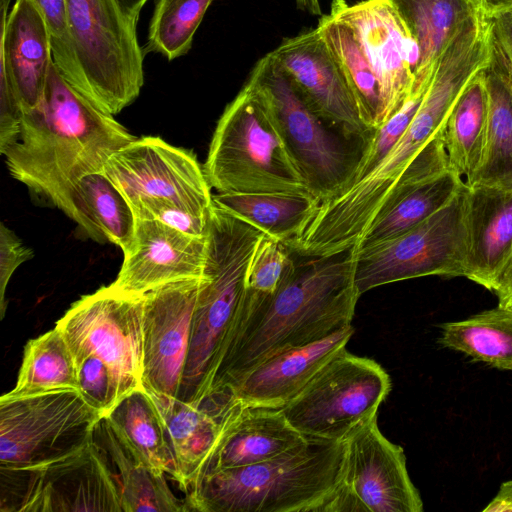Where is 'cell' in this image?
<instances>
[{
    "instance_id": "2",
    "label": "cell",
    "mask_w": 512,
    "mask_h": 512,
    "mask_svg": "<svg viewBox=\"0 0 512 512\" xmlns=\"http://www.w3.org/2000/svg\"><path fill=\"white\" fill-rule=\"evenodd\" d=\"M135 139L52 62L41 102L22 114L17 137L1 154L14 179L81 227L75 187L85 176L103 172L107 159Z\"/></svg>"
},
{
    "instance_id": "40",
    "label": "cell",
    "mask_w": 512,
    "mask_h": 512,
    "mask_svg": "<svg viewBox=\"0 0 512 512\" xmlns=\"http://www.w3.org/2000/svg\"><path fill=\"white\" fill-rule=\"evenodd\" d=\"M211 211V210H210ZM137 219L157 220L186 234L206 238L209 215H199L171 204H151L134 213Z\"/></svg>"
},
{
    "instance_id": "7",
    "label": "cell",
    "mask_w": 512,
    "mask_h": 512,
    "mask_svg": "<svg viewBox=\"0 0 512 512\" xmlns=\"http://www.w3.org/2000/svg\"><path fill=\"white\" fill-rule=\"evenodd\" d=\"M390 390V377L380 364L345 348L280 410L306 438L345 442L377 418Z\"/></svg>"
},
{
    "instance_id": "31",
    "label": "cell",
    "mask_w": 512,
    "mask_h": 512,
    "mask_svg": "<svg viewBox=\"0 0 512 512\" xmlns=\"http://www.w3.org/2000/svg\"><path fill=\"white\" fill-rule=\"evenodd\" d=\"M81 229L93 240L110 242L125 253L131 246L135 217L126 199L103 173L85 176L75 187Z\"/></svg>"
},
{
    "instance_id": "42",
    "label": "cell",
    "mask_w": 512,
    "mask_h": 512,
    "mask_svg": "<svg viewBox=\"0 0 512 512\" xmlns=\"http://www.w3.org/2000/svg\"><path fill=\"white\" fill-rule=\"evenodd\" d=\"M488 20L492 32L512 58V8L498 13Z\"/></svg>"
},
{
    "instance_id": "12",
    "label": "cell",
    "mask_w": 512,
    "mask_h": 512,
    "mask_svg": "<svg viewBox=\"0 0 512 512\" xmlns=\"http://www.w3.org/2000/svg\"><path fill=\"white\" fill-rule=\"evenodd\" d=\"M144 294L112 283L84 295L57 321L76 366L87 355L103 360L118 377L125 395L143 387Z\"/></svg>"
},
{
    "instance_id": "13",
    "label": "cell",
    "mask_w": 512,
    "mask_h": 512,
    "mask_svg": "<svg viewBox=\"0 0 512 512\" xmlns=\"http://www.w3.org/2000/svg\"><path fill=\"white\" fill-rule=\"evenodd\" d=\"M103 173L132 212L151 204H171L209 215L211 186L195 154L154 136L136 138L115 151Z\"/></svg>"
},
{
    "instance_id": "36",
    "label": "cell",
    "mask_w": 512,
    "mask_h": 512,
    "mask_svg": "<svg viewBox=\"0 0 512 512\" xmlns=\"http://www.w3.org/2000/svg\"><path fill=\"white\" fill-rule=\"evenodd\" d=\"M294 252L282 241L264 234L259 240L246 273V292L269 297L295 268Z\"/></svg>"
},
{
    "instance_id": "45",
    "label": "cell",
    "mask_w": 512,
    "mask_h": 512,
    "mask_svg": "<svg viewBox=\"0 0 512 512\" xmlns=\"http://www.w3.org/2000/svg\"><path fill=\"white\" fill-rule=\"evenodd\" d=\"M512 8V0H485L482 17L491 19L496 14Z\"/></svg>"
},
{
    "instance_id": "23",
    "label": "cell",
    "mask_w": 512,
    "mask_h": 512,
    "mask_svg": "<svg viewBox=\"0 0 512 512\" xmlns=\"http://www.w3.org/2000/svg\"><path fill=\"white\" fill-rule=\"evenodd\" d=\"M148 393L164 422L174 465L173 479L187 493L216 444L234 398L230 394L212 395L196 406L178 398Z\"/></svg>"
},
{
    "instance_id": "8",
    "label": "cell",
    "mask_w": 512,
    "mask_h": 512,
    "mask_svg": "<svg viewBox=\"0 0 512 512\" xmlns=\"http://www.w3.org/2000/svg\"><path fill=\"white\" fill-rule=\"evenodd\" d=\"M102 418L74 389L0 398V468L32 469L93 442Z\"/></svg>"
},
{
    "instance_id": "27",
    "label": "cell",
    "mask_w": 512,
    "mask_h": 512,
    "mask_svg": "<svg viewBox=\"0 0 512 512\" xmlns=\"http://www.w3.org/2000/svg\"><path fill=\"white\" fill-rule=\"evenodd\" d=\"M317 28L345 78L360 120L374 131L381 122L380 86L356 35L331 11L321 16Z\"/></svg>"
},
{
    "instance_id": "1",
    "label": "cell",
    "mask_w": 512,
    "mask_h": 512,
    "mask_svg": "<svg viewBox=\"0 0 512 512\" xmlns=\"http://www.w3.org/2000/svg\"><path fill=\"white\" fill-rule=\"evenodd\" d=\"M304 258L273 295L264 298L245 292L233 338L209 396L229 392L266 359L351 325L360 297L354 247L330 256Z\"/></svg>"
},
{
    "instance_id": "3",
    "label": "cell",
    "mask_w": 512,
    "mask_h": 512,
    "mask_svg": "<svg viewBox=\"0 0 512 512\" xmlns=\"http://www.w3.org/2000/svg\"><path fill=\"white\" fill-rule=\"evenodd\" d=\"M203 280L191 321L178 399L199 406L210 394L233 338L246 292L252 254L265 234L213 203Z\"/></svg>"
},
{
    "instance_id": "25",
    "label": "cell",
    "mask_w": 512,
    "mask_h": 512,
    "mask_svg": "<svg viewBox=\"0 0 512 512\" xmlns=\"http://www.w3.org/2000/svg\"><path fill=\"white\" fill-rule=\"evenodd\" d=\"M94 443L118 470L123 512H186L188 502L170 489L165 474L144 463L102 417L94 430Z\"/></svg>"
},
{
    "instance_id": "14",
    "label": "cell",
    "mask_w": 512,
    "mask_h": 512,
    "mask_svg": "<svg viewBox=\"0 0 512 512\" xmlns=\"http://www.w3.org/2000/svg\"><path fill=\"white\" fill-rule=\"evenodd\" d=\"M401 446L372 420L347 441L342 476L324 512H421Z\"/></svg>"
},
{
    "instance_id": "47",
    "label": "cell",
    "mask_w": 512,
    "mask_h": 512,
    "mask_svg": "<svg viewBox=\"0 0 512 512\" xmlns=\"http://www.w3.org/2000/svg\"><path fill=\"white\" fill-rule=\"evenodd\" d=\"M475 12L482 17V11L485 0H469Z\"/></svg>"
},
{
    "instance_id": "26",
    "label": "cell",
    "mask_w": 512,
    "mask_h": 512,
    "mask_svg": "<svg viewBox=\"0 0 512 512\" xmlns=\"http://www.w3.org/2000/svg\"><path fill=\"white\" fill-rule=\"evenodd\" d=\"M390 1L418 46L419 60L413 87L427 86L448 45L467 21L478 14L469 0Z\"/></svg>"
},
{
    "instance_id": "17",
    "label": "cell",
    "mask_w": 512,
    "mask_h": 512,
    "mask_svg": "<svg viewBox=\"0 0 512 512\" xmlns=\"http://www.w3.org/2000/svg\"><path fill=\"white\" fill-rule=\"evenodd\" d=\"M309 107L346 138L372 131L359 118L345 78L318 28L284 39L270 52Z\"/></svg>"
},
{
    "instance_id": "30",
    "label": "cell",
    "mask_w": 512,
    "mask_h": 512,
    "mask_svg": "<svg viewBox=\"0 0 512 512\" xmlns=\"http://www.w3.org/2000/svg\"><path fill=\"white\" fill-rule=\"evenodd\" d=\"M483 69L466 85L444 124V144L449 167L464 182L477 169L483 150L488 114Z\"/></svg>"
},
{
    "instance_id": "16",
    "label": "cell",
    "mask_w": 512,
    "mask_h": 512,
    "mask_svg": "<svg viewBox=\"0 0 512 512\" xmlns=\"http://www.w3.org/2000/svg\"><path fill=\"white\" fill-rule=\"evenodd\" d=\"M202 280L171 282L144 294L142 386L147 392L178 397Z\"/></svg>"
},
{
    "instance_id": "28",
    "label": "cell",
    "mask_w": 512,
    "mask_h": 512,
    "mask_svg": "<svg viewBox=\"0 0 512 512\" xmlns=\"http://www.w3.org/2000/svg\"><path fill=\"white\" fill-rule=\"evenodd\" d=\"M464 186V180L451 169L414 184L376 218L354 247L372 245L408 231L447 205Z\"/></svg>"
},
{
    "instance_id": "43",
    "label": "cell",
    "mask_w": 512,
    "mask_h": 512,
    "mask_svg": "<svg viewBox=\"0 0 512 512\" xmlns=\"http://www.w3.org/2000/svg\"><path fill=\"white\" fill-rule=\"evenodd\" d=\"M492 291L498 297L499 306L512 309V252L497 277Z\"/></svg>"
},
{
    "instance_id": "37",
    "label": "cell",
    "mask_w": 512,
    "mask_h": 512,
    "mask_svg": "<svg viewBox=\"0 0 512 512\" xmlns=\"http://www.w3.org/2000/svg\"><path fill=\"white\" fill-rule=\"evenodd\" d=\"M428 86L414 87L402 107L384 124L370 133L362 144L360 156L350 179L341 187L364 177L388 154L409 126Z\"/></svg>"
},
{
    "instance_id": "9",
    "label": "cell",
    "mask_w": 512,
    "mask_h": 512,
    "mask_svg": "<svg viewBox=\"0 0 512 512\" xmlns=\"http://www.w3.org/2000/svg\"><path fill=\"white\" fill-rule=\"evenodd\" d=\"M354 249L360 296L385 284L423 276L465 277V186L447 205L408 231Z\"/></svg>"
},
{
    "instance_id": "32",
    "label": "cell",
    "mask_w": 512,
    "mask_h": 512,
    "mask_svg": "<svg viewBox=\"0 0 512 512\" xmlns=\"http://www.w3.org/2000/svg\"><path fill=\"white\" fill-rule=\"evenodd\" d=\"M213 202L284 243L299 232L317 206L310 196L268 193H217Z\"/></svg>"
},
{
    "instance_id": "20",
    "label": "cell",
    "mask_w": 512,
    "mask_h": 512,
    "mask_svg": "<svg viewBox=\"0 0 512 512\" xmlns=\"http://www.w3.org/2000/svg\"><path fill=\"white\" fill-rule=\"evenodd\" d=\"M305 440L306 437L289 424L280 409L245 406L234 398L216 444L195 482L215 471L266 461Z\"/></svg>"
},
{
    "instance_id": "34",
    "label": "cell",
    "mask_w": 512,
    "mask_h": 512,
    "mask_svg": "<svg viewBox=\"0 0 512 512\" xmlns=\"http://www.w3.org/2000/svg\"><path fill=\"white\" fill-rule=\"evenodd\" d=\"M60 389H79L72 352L56 326L30 339L24 348L15 387L7 397L39 394Z\"/></svg>"
},
{
    "instance_id": "18",
    "label": "cell",
    "mask_w": 512,
    "mask_h": 512,
    "mask_svg": "<svg viewBox=\"0 0 512 512\" xmlns=\"http://www.w3.org/2000/svg\"><path fill=\"white\" fill-rule=\"evenodd\" d=\"M207 237L199 238L157 220L135 218L133 241L123 253L112 283L133 294H145L167 283L204 277Z\"/></svg>"
},
{
    "instance_id": "4",
    "label": "cell",
    "mask_w": 512,
    "mask_h": 512,
    "mask_svg": "<svg viewBox=\"0 0 512 512\" xmlns=\"http://www.w3.org/2000/svg\"><path fill=\"white\" fill-rule=\"evenodd\" d=\"M344 455L345 442L306 438L266 461L200 477L186 500L199 512H324Z\"/></svg>"
},
{
    "instance_id": "15",
    "label": "cell",
    "mask_w": 512,
    "mask_h": 512,
    "mask_svg": "<svg viewBox=\"0 0 512 512\" xmlns=\"http://www.w3.org/2000/svg\"><path fill=\"white\" fill-rule=\"evenodd\" d=\"M330 11L351 27L377 77L381 126L413 91L419 60L417 43L390 0H362L355 4L334 0Z\"/></svg>"
},
{
    "instance_id": "33",
    "label": "cell",
    "mask_w": 512,
    "mask_h": 512,
    "mask_svg": "<svg viewBox=\"0 0 512 512\" xmlns=\"http://www.w3.org/2000/svg\"><path fill=\"white\" fill-rule=\"evenodd\" d=\"M440 343L501 370H512V309L499 306L441 326Z\"/></svg>"
},
{
    "instance_id": "11",
    "label": "cell",
    "mask_w": 512,
    "mask_h": 512,
    "mask_svg": "<svg viewBox=\"0 0 512 512\" xmlns=\"http://www.w3.org/2000/svg\"><path fill=\"white\" fill-rule=\"evenodd\" d=\"M0 475L1 512H123L118 476L94 441L57 462Z\"/></svg>"
},
{
    "instance_id": "46",
    "label": "cell",
    "mask_w": 512,
    "mask_h": 512,
    "mask_svg": "<svg viewBox=\"0 0 512 512\" xmlns=\"http://www.w3.org/2000/svg\"><path fill=\"white\" fill-rule=\"evenodd\" d=\"M148 0H117L123 13L133 22L137 23L140 11Z\"/></svg>"
},
{
    "instance_id": "29",
    "label": "cell",
    "mask_w": 512,
    "mask_h": 512,
    "mask_svg": "<svg viewBox=\"0 0 512 512\" xmlns=\"http://www.w3.org/2000/svg\"><path fill=\"white\" fill-rule=\"evenodd\" d=\"M119 437L158 473L174 476V465L162 416L151 395L138 388L104 416Z\"/></svg>"
},
{
    "instance_id": "10",
    "label": "cell",
    "mask_w": 512,
    "mask_h": 512,
    "mask_svg": "<svg viewBox=\"0 0 512 512\" xmlns=\"http://www.w3.org/2000/svg\"><path fill=\"white\" fill-rule=\"evenodd\" d=\"M269 99L286 142L317 204L351 177L360 151L318 116L296 90L269 52L248 78Z\"/></svg>"
},
{
    "instance_id": "21",
    "label": "cell",
    "mask_w": 512,
    "mask_h": 512,
    "mask_svg": "<svg viewBox=\"0 0 512 512\" xmlns=\"http://www.w3.org/2000/svg\"><path fill=\"white\" fill-rule=\"evenodd\" d=\"M353 334L350 325L313 343L280 352L248 371L228 393L245 406L280 409L346 348Z\"/></svg>"
},
{
    "instance_id": "24",
    "label": "cell",
    "mask_w": 512,
    "mask_h": 512,
    "mask_svg": "<svg viewBox=\"0 0 512 512\" xmlns=\"http://www.w3.org/2000/svg\"><path fill=\"white\" fill-rule=\"evenodd\" d=\"M483 73L488 95L484 144L478 167L465 184L512 186V58L492 30Z\"/></svg>"
},
{
    "instance_id": "41",
    "label": "cell",
    "mask_w": 512,
    "mask_h": 512,
    "mask_svg": "<svg viewBox=\"0 0 512 512\" xmlns=\"http://www.w3.org/2000/svg\"><path fill=\"white\" fill-rule=\"evenodd\" d=\"M33 251L16 234L5 226H0V319L6 311L5 292L14 271L33 257Z\"/></svg>"
},
{
    "instance_id": "6",
    "label": "cell",
    "mask_w": 512,
    "mask_h": 512,
    "mask_svg": "<svg viewBox=\"0 0 512 512\" xmlns=\"http://www.w3.org/2000/svg\"><path fill=\"white\" fill-rule=\"evenodd\" d=\"M78 70L77 90L115 115L129 106L144 84V52L137 23L117 0H65Z\"/></svg>"
},
{
    "instance_id": "38",
    "label": "cell",
    "mask_w": 512,
    "mask_h": 512,
    "mask_svg": "<svg viewBox=\"0 0 512 512\" xmlns=\"http://www.w3.org/2000/svg\"><path fill=\"white\" fill-rule=\"evenodd\" d=\"M78 392L102 417L125 396L114 371L96 355L90 354L76 366Z\"/></svg>"
},
{
    "instance_id": "22",
    "label": "cell",
    "mask_w": 512,
    "mask_h": 512,
    "mask_svg": "<svg viewBox=\"0 0 512 512\" xmlns=\"http://www.w3.org/2000/svg\"><path fill=\"white\" fill-rule=\"evenodd\" d=\"M465 277L492 291L512 252V186L465 184Z\"/></svg>"
},
{
    "instance_id": "5",
    "label": "cell",
    "mask_w": 512,
    "mask_h": 512,
    "mask_svg": "<svg viewBox=\"0 0 512 512\" xmlns=\"http://www.w3.org/2000/svg\"><path fill=\"white\" fill-rule=\"evenodd\" d=\"M203 169L218 193L312 197L269 99L249 79L219 118Z\"/></svg>"
},
{
    "instance_id": "19",
    "label": "cell",
    "mask_w": 512,
    "mask_h": 512,
    "mask_svg": "<svg viewBox=\"0 0 512 512\" xmlns=\"http://www.w3.org/2000/svg\"><path fill=\"white\" fill-rule=\"evenodd\" d=\"M1 0V80L12 88L23 113L42 100L53 62L47 23L31 0Z\"/></svg>"
},
{
    "instance_id": "35",
    "label": "cell",
    "mask_w": 512,
    "mask_h": 512,
    "mask_svg": "<svg viewBox=\"0 0 512 512\" xmlns=\"http://www.w3.org/2000/svg\"><path fill=\"white\" fill-rule=\"evenodd\" d=\"M213 0H158L148 29L146 51L174 60L191 48Z\"/></svg>"
},
{
    "instance_id": "39",
    "label": "cell",
    "mask_w": 512,
    "mask_h": 512,
    "mask_svg": "<svg viewBox=\"0 0 512 512\" xmlns=\"http://www.w3.org/2000/svg\"><path fill=\"white\" fill-rule=\"evenodd\" d=\"M42 13L50 33L53 62L76 89L78 70L69 35L65 0H31Z\"/></svg>"
},
{
    "instance_id": "44",
    "label": "cell",
    "mask_w": 512,
    "mask_h": 512,
    "mask_svg": "<svg viewBox=\"0 0 512 512\" xmlns=\"http://www.w3.org/2000/svg\"><path fill=\"white\" fill-rule=\"evenodd\" d=\"M484 512L512 511V480L503 482L493 500L484 508Z\"/></svg>"
}]
</instances>
